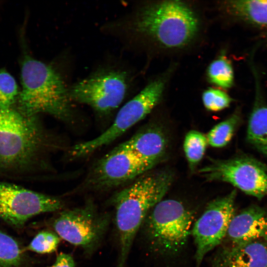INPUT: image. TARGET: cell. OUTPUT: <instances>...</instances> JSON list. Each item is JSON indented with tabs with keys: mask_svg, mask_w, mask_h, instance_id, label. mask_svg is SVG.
<instances>
[{
	"mask_svg": "<svg viewBox=\"0 0 267 267\" xmlns=\"http://www.w3.org/2000/svg\"><path fill=\"white\" fill-rule=\"evenodd\" d=\"M119 145L142 159L156 163L165 151L166 141L160 130L149 128L138 133Z\"/></svg>",
	"mask_w": 267,
	"mask_h": 267,
	"instance_id": "cell-15",
	"label": "cell"
},
{
	"mask_svg": "<svg viewBox=\"0 0 267 267\" xmlns=\"http://www.w3.org/2000/svg\"><path fill=\"white\" fill-rule=\"evenodd\" d=\"M212 267H267V242L256 240L221 250Z\"/></svg>",
	"mask_w": 267,
	"mask_h": 267,
	"instance_id": "cell-14",
	"label": "cell"
},
{
	"mask_svg": "<svg viewBox=\"0 0 267 267\" xmlns=\"http://www.w3.org/2000/svg\"><path fill=\"white\" fill-rule=\"evenodd\" d=\"M128 27L134 35L159 48L177 50L187 46L196 39L200 21L189 4L164 0L140 7Z\"/></svg>",
	"mask_w": 267,
	"mask_h": 267,
	"instance_id": "cell-1",
	"label": "cell"
},
{
	"mask_svg": "<svg viewBox=\"0 0 267 267\" xmlns=\"http://www.w3.org/2000/svg\"><path fill=\"white\" fill-rule=\"evenodd\" d=\"M172 181L169 172L150 174L139 178L112 197L119 248L117 267H125L137 231L150 210L162 200Z\"/></svg>",
	"mask_w": 267,
	"mask_h": 267,
	"instance_id": "cell-3",
	"label": "cell"
},
{
	"mask_svg": "<svg viewBox=\"0 0 267 267\" xmlns=\"http://www.w3.org/2000/svg\"><path fill=\"white\" fill-rule=\"evenodd\" d=\"M63 207L58 198L0 181V219L12 226L21 227L33 217Z\"/></svg>",
	"mask_w": 267,
	"mask_h": 267,
	"instance_id": "cell-10",
	"label": "cell"
},
{
	"mask_svg": "<svg viewBox=\"0 0 267 267\" xmlns=\"http://www.w3.org/2000/svg\"><path fill=\"white\" fill-rule=\"evenodd\" d=\"M49 139L39 116L0 109V173L20 175L40 166Z\"/></svg>",
	"mask_w": 267,
	"mask_h": 267,
	"instance_id": "cell-2",
	"label": "cell"
},
{
	"mask_svg": "<svg viewBox=\"0 0 267 267\" xmlns=\"http://www.w3.org/2000/svg\"><path fill=\"white\" fill-rule=\"evenodd\" d=\"M226 236L230 245L256 240L267 242V211L258 206H251L235 214Z\"/></svg>",
	"mask_w": 267,
	"mask_h": 267,
	"instance_id": "cell-13",
	"label": "cell"
},
{
	"mask_svg": "<svg viewBox=\"0 0 267 267\" xmlns=\"http://www.w3.org/2000/svg\"><path fill=\"white\" fill-rule=\"evenodd\" d=\"M19 91L14 78L5 69H0V109L14 106Z\"/></svg>",
	"mask_w": 267,
	"mask_h": 267,
	"instance_id": "cell-22",
	"label": "cell"
},
{
	"mask_svg": "<svg viewBox=\"0 0 267 267\" xmlns=\"http://www.w3.org/2000/svg\"><path fill=\"white\" fill-rule=\"evenodd\" d=\"M247 138L256 149L267 156V106L258 99L249 119Z\"/></svg>",
	"mask_w": 267,
	"mask_h": 267,
	"instance_id": "cell-17",
	"label": "cell"
},
{
	"mask_svg": "<svg viewBox=\"0 0 267 267\" xmlns=\"http://www.w3.org/2000/svg\"><path fill=\"white\" fill-rule=\"evenodd\" d=\"M60 238L49 231L38 233L28 245L27 249L39 254H49L54 252L60 243Z\"/></svg>",
	"mask_w": 267,
	"mask_h": 267,
	"instance_id": "cell-23",
	"label": "cell"
},
{
	"mask_svg": "<svg viewBox=\"0 0 267 267\" xmlns=\"http://www.w3.org/2000/svg\"><path fill=\"white\" fill-rule=\"evenodd\" d=\"M155 164L119 145L96 163L87 182L94 189L112 188L139 176Z\"/></svg>",
	"mask_w": 267,
	"mask_h": 267,
	"instance_id": "cell-12",
	"label": "cell"
},
{
	"mask_svg": "<svg viewBox=\"0 0 267 267\" xmlns=\"http://www.w3.org/2000/svg\"><path fill=\"white\" fill-rule=\"evenodd\" d=\"M110 222L108 214L99 212L89 202L61 212L53 226L60 238L91 254L100 245Z\"/></svg>",
	"mask_w": 267,
	"mask_h": 267,
	"instance_id": "cell-8",
	"label": "cell"
},
{
	"mask_svg": "<svg viewBox=\"0 0 267 267\" xmlns=\"http://www.w3.org/2000/svg\"><path fill=\"white\" fill-rule=\"evenodd\" d=\"M194 216L179 201L161 200L146 216L143 223L150 248L162 255H174L185 245Z\"/></svg>",
	"mask_w": 267,
	"mask_h": 267,
	"instance_id": "cell-5",
	"label": "cell"
},
{
	"mask_svg": "<svg viewBox=\"0 0 267 267\" xmlns=\"http://www.w3.org/2000/svg\"><path fill=\"white\" fill-rule=\"evenodd\" d=\"M21 89L14 106L30 116L44 113L63 121L71 118V100L60 74L51 65L28 52L22 56L20 66Z\"/></svg>",
	"mask_w": 267,
	"mask_h": 267,
	"instance_id": "cell-4",
	"label": "cell"
},
{
	"mask_svg": "<svg viewBox=\"0 0 267 267\" xmlns=\"http://www.w3.org/2000/svg\"><path fill=\"white\" fill-rule=\"evenodd\" d=\"M223 8L230 15L250 24L267 27V0H237L225 1Z\"/></svg>",
	"mask_w": 267,
	"mask_h": 267,
	"instance_id": "cell-16",
	"label": "cell"
},
{
	"mask_svg": "<svg viewBox=\"0 0 267 267\" xmlns=\"http://www.w3.org/2000/svg\"><path fill=\"white\" fill-rule=\"evenodd\" d=\"M130 75L121 69H99L68 89L71 100L89 106L96 112L107 114L116 109L130 88Z\"/></svg>",
	"mask_w": 267,
	"mask_h": 267,
	"instance_id": "cell-7",
	"label": "cell"
},
{
	"mask_svg": "<svg viewBox=\"0 0 267 267\" xmlns=\"http://www.w3.org/2000/svg\"><path fill=\"white\" fill-rule=\"evenodd\" d=\"M239 120V115L234 114L216 125L206 136L208 144L218 148L226 145L231 139Z\"/></svg>",
	"mask_w": 267,
	"mask_h": 267,
	"instance_id": "cell-20",
	"label": "cell"
},
{
	"mask_svg": "<svg viewBox=\"0 0 267 267\" xmlns=\"http://www.w3.org/2000/svg\"><path fill=\"white\" fill-rule=\"evenodd\" d=\"M199 173L209 181L229 183L258 199L267 195V167L256 159L239 157L214 160Z\"/></svg>",
	"mask_w": 267,
	"mask_h": 267,
	"instance_id": "cell-9",
	"label": "cell"
},
{
	"mask_svg": "<svg viewBox=\"0 0 267 267\" xmlns=\"http://www.w3.org/2000/svg\"><path fill=\"white\" fill-rule=\"evenodd\" d=\"M205 108L211 111H219L228 107L232 101L225 91L216 88H209L202 93Z\"/></svg>",
	"mask_w": 267,
	"mask_h": 267,
	"instance_id": "cell-24",
	"label": "cell"
},
{
	"mask_svg": "<svg viewBox=\"0 0 267 267\" xmlns=\"http://www.w3.org/2000/svg\"><path fill=\"white\" fill-rule=\"evenodd\" d=\"M209 82L216 86L226 89L234 82V72L231 63L226 56L221 54L209 65L206 72Z\"/></svg>",
	"mask_w": 267,
	"mask_h": 267,
	"instance_id": "cell-18",
	"label": "cell"
},
{
	"mask_svg": "<svg viewBox=\"0 0 267 267\" xmlns=\"http://www.w3.org/2000/svg\"><path fill=\"white\" fill-rule=\"evenodd\" d=\"M24 260V253L18 243L0 230V267H22Z\"/></svg>",
	"mask_w": 267,
	"mask_h": 267,
	"instance_id": "cell-19",
	"label": "cell"
},
{
	"mask_svg": "<svg viewBox=\"0 0 267 267\" xmlns=\"http://www.w3.org/2000/svg\"><path fill=\"white\" fill-rule=\"evenodd\" d=\"M167 82L166 75L150 81L117 113L111 125L98 136L73 146L70 155L74 158L87 156L116 139L143 119L161 99Z\"/></svg>",
	"mask_w": 267,
	"mask_h": 267,
	"instance_id": "cell-6",
	"label": "cell"
},
{
	"mask_svg": "<svg viewBox=\"0 0 267 267\" xmlns=\"http://www.w3.org/2000/svg\"><path fill=\"white\" fill-rule=\"evenodd\" d=\"M207 144L206 136L199 132L192 130L186 134L183 149L191 167H194L202 159Z\"/></svg>",
	"mask_w": 267,
	"mask_h": 267,
	"instance_id": "cell-21",
	"label": "cell"
},
{
	"mask_svg": "<svg viewBox=\"0 0 267 267\" xmlns=\"http://www.w3.org/2000/svg\"><path fill=\"white\" fill-rule=\"evenodd\" d=\"M75 263L72 256L68 254H59L51 267H75Z\"/></svg>",
	"mask_w": 267,
	"mask_h": 267,
	"instance_id": "cell-25",
	"label": "cell"
},
{
	"mask_svg": "<svg viewBox=\"0 0 267 267\" xmlns=\"http://www.w3.org/2000/svg\"><path fill=\"white\" fill-rule=\"evenodd\" d=\"M236 191L210 202L195 222L191 234L196 245L195 260L200 266L205 255L219 245L227 234L235 215Z\"/></svg>",
	"mask_w": 267,
	"mask_h": 267,
	"instance_id": "cell-11",
	"label": "cell"
}]
</instances>
